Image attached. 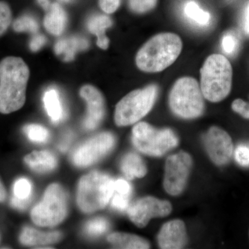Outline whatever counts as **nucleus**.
I'll return each mask as SVG.
<instances>
[{
    "label": "nucleus",
    "mask_w": 249,
    "mask_h": 249,
    "mask_svg": "<svg viewBox=\"0 0 249 249\" xmlns=\"http://www.w3.org/2000/svg\"><path fill=\"white\" fill-rule=\"evenodd\" d=\"M29 76V67L19 57H6L0 62V112L1 114H11L23 107L26 101Z\"/></svg>",
    "instance_id": "f257e3e1"
},
{
    "label": "nucleus",
    "mask_w": 249,
    "mask_h": 249,
    "mask_svg": "<svg viewBox=\"0 0 249 249\" xmlns=\"http://www.w3.org/2000/svg\"><path fill=\"white\" fill-rule=\"evenodd\" d=\"M182 42L178 35L164 33L154 36L137 53L136 63L139 70L157 73L168 68L178 59Z\"/></svg>",
    "instance_id": "f03ea898"
},
{
    "label": "nucleus",
    "mask_w": 249,
    "mask_h": 249,
    "mask_svg": "<svg viewBox=\"0 0 249 249\" xmlns=\"http://www.w3.org/2000/svg\"><path fill=\"white\" fill-rule=\"evenodd\" d=\"M232 69L224 55L213 54L206 59L201 69V90L204 97L213 103L223 101L232 87Z\"/></svg>",
    "instance_id": "7ed1b4c3"
},
{
    "label": "nucleus",
    "mask_w": 249,
    "mask_h": 249,
    "mask_svg": "<svg viewBox=\"0 0 249 249\" xmlns=\"http://www.w3.org/2000/svg\"><path fill=\"white\" fill-rule=\"evenodd\" d=\"M114 191V180L106 174L93 171L80 178L77 204L83 212L91 213L104 209Z\"/></svg>",
    "instance_id": "20e7f679"
},
{
    "label": "nucleus",
    "mask_w": 249,
    "mask_h": 249,
    "mask_svg": "<svg viewBox=\"0 0 249 249\" xmlns=\"http://www.w3.org/2000/svg\"><path fill=\"white\" fill-rule=\"evenodd\" d=\"M171 110L178 117L193 119L204 110V95L195 78L184 77L177 80L169 96Z\"/></svg>",
    "instance_id": "39448f33"
},
{
    "label": "nucleus",
    "mask_w": 249,
    "mask_h": 249,
    "mask_svg": "<svg viewBox=\"0 0 249 249\" xmlns=\"http://www.w3.org/2000/svg\"><path fill=\"white\" fill-rule=\"evenodd\" d=\"M158 95L157 85H149L126 95L116 105L114 121L118 126L133 124L146 116L155 105Z\"/></svg>",
    "instance_id": "423d86ee"
},
{
    "label": "nucleus",
    "mask_w": 249,
    "mask_h": 249,
    "mask_svg": "<svg viewBox=\"0 0 249 249\" xmlns=\"http://www.w3.org/2000/svg\"><path fill=\"white\" fill-rule=\"evenodd\" d=\"M132 141L137 150L152 157L163 156L178 143V138L172 129L155 128L145 122L134 125Z\"/></svg>",
    "instance_id": "0eeeda50"
},
{
    "label": "nucleus",
    "mask_w": 249,
    "mask_h": 249,
    "mask_svg": "<svg viewBox=\"0 0 249 249\" xmlns=\"http://www.w3.org/2000/svg\"><path fill=\"white\" fill-rule=\"evenodd\" d=\"M67 214V198L63 188L53 183L46 190L43 198L31 211L33 222L42 227H53L61 223Z\"/></svg>",
    "instance_id": "6e6552de"
},
{
    "label": "nucleus",
    "mask_w": 249,
    "mask_h": 249,
    "mask_svg": "<svg viewBox=\"0 0 249 249\" xmlns=\"http://www.w3.org/2000/svg\"><path fill=\"white\" fill-rule=\"evenodd\" d=\"M193 165L189 154L180 152L170 156L165 165L163 188L168 194L179 196L186 188Z\"/></svg>",
    "instance_id": "1a4fd4ad"
},
{
    "label": "nucleus",
    "mask_w": 249,
    "mask_h": 249,
    "mask_svg": "<svg viewBox=\"0 0 249 249\" xmlns=\"http://www.w3.org/2000/svg\"><path fill=\"white\" fill-rule=\"evenodd\" d=\"M115 143V137L110 132L98 134L75 150L72 155V161L78 167H88L94 164L109 153Z\"/></svg>",
    "instance_id": "9d476101"
},
{
    "label": "nucleus",
    "mask_w": 249,
    "mask_h": 249,
    "mask_svg": "<svg viewBox=\"0 0 249 249\" xmlns=\"http://www.w3.org/2000/svg\"><path fill=\"white\" fill-rule=\"evenodd\" d=\"M172 210L169 201L150 196L142 198L130 205L127 209V214L137 227L144 228L152 218L166 217Z\"/></svg>",
    "instance_id": "9b49d317"
},
{
    "label": "nucleus",
    "mask_w": 249,
    "mask_h": 249,
    "mask_svg": "<svg viewBox=\"0 0 249 249\" xmlns=\"http://www.w3.org/2000/svg\"><path fill=\"white\" fill-rule=\"evenodd\" d=\"M204 145L210 159L214 164L227 165L233 155L231 137L224 129L213 126L205 135Z\"/></svg>",
    "instance_id": "f8f14e48"
},
{
    "label": "nucleus",
    "mask_w": 249,
    "mask_h": 249,
    "mask_svg": "<svg viewBox=\"0 0 249 249\" xmlns=\"http://www.w3.org/2000/svg\"><path fill=\"white\" fill-rule=\"evenodd\" d=\"M80 96L88 104V115L84 121L88 130L96 129L105 116V101L99 90L91 85H85L80 89Z\"/></svg>",
    "instance_id": "ddd939ff"
},
{
    "label": "nucleus",
    "mask_w": 249,
    "mask_h": 249,
    "mask_svg": "<svg viewBox=\"0 0 249 249\" xmlns=\"http://www.w3.org/2000/svg\"><path fill=\"white\" fill-rule=\"evenodd\" d=\"M157 239L159 247L160 249L184 248L188 242L184 222L180 219H175L165 223L160 229Z\"/></svg>",
    "instance_id": "4468645a"
},
{
    "label": "nucleus",
    "mask_w": 249,
    "mask_h": 249,
    "mask_svg": "<svg viewBox=\"0 0 249 249\" xmlns=\"http://www.w3.org/2000/svg\"><path fill=\"white\" fill-rule=\"evenodd\" d=\"M24 161L31 170L39 173H48L56 168V157L48 150L34 151L24 157Z\"/></svg>",
    "instance_id": "2eb2a0df"
},
{
    "label": "nucleus",
    "mask_w": 249,
    "mask_h": 249,
    "mask_svg": "<svg viewBox=\"0 0 249 249\" xmlns=\"http://www.w3.org/2000/svg\"><path fill=\"white\" fill-rule=\"evenodd\" d=\"M60 232H44L31 227H25L22 230L19 240L26 246H43L56 243L61 239Z\"/></svg>",
    "instance_id": "dca6fc26"
},
{
    "label": "nucleus",
    "mask_w": 249,
    "mask_h": 249,
    "mask_svg": "<svg viewBox=\"0 0 249 249\" xmlns=\"http://www.w3.org/2000/svg\"><path fill=\"white\" fill-rule=\"evenodd\" d=\"M67 14L58 3L51 4L48 13L44 19L45 29L50 34L60 36L65 30L67 24Z\"/></svg>",
    "instance_id": "f3484780"
},
{
    "label": "nucleus",
    "mask_w": 249,
    "mask_h": 249,
    "mask_svg": "<svg viewBox=\"0 0 249 249\" xmlns=\"http://www.w3.org/2000/svg\"><path fill=\"white\" fill-rule=\"evenodd\" d=\"M88 41L79 37H71L59 40L55 47V53L62 55L65 61H71L75 58L77 52L88 49Z\"/></svg>",
    "instance_id": "a211bd4d"
},
{
    "label": "nucleus",
    "mask_w": 249,
    "mask_h": 249,
    "mask_svg": "<svg viewBox=\"0 0 249 249\" xmlns=\"http://www.w3.org/2000/svg\"><path fill=\"white\" fill-rule=\"evenodd\" d=\"M107 241L114 248L147 249L150 248L148 242L142 237L124 232H114L107 237Z\"/></svg>",
    "instance_id": "6ab92c4d"
},
{
    "label": "nucleus",
    "mask_w": 249,
    "mask_h": 249,
    "mask_svg": "<svg viewBox=\"0 0 249 249\" xmlns=\"http://www.w3.org/2000/svg\"><path fill=\"white\" fill-rule=\"evenodd\" d=\"M121 168L124 176L129 180L143 178L147 171L142 157L136 153H128L124 156L121 160Z\"/></svg>",
    "instance_id": "aec40b11"
},
{
    "label": "nucleus",
    "mask_w": 249,
    "mask_h": 249,
    "mask_svg": "<svg viewBox=\"0 0 249 249\" xmlns=\"http://www.w3.org/2000/svg\"><path fill=\"white\" fill-rule=\"evenodd\" d=\"M112 24L110 18L104 15H96L90 18L88 22V29L97 37V45L102 49L109 47V39L106 37V31Z\"/></svg>",
    "instance_id": "412c9836"
},
{
    "label": "nucleus",
    "mask_w": 249,
    "mask_h": 249,
    "mask_svg": "<svg viewBox=\"0 0 249 249\" xmlns=\"http://www.w3.org/2000/svg\"><path fill=\"white\" fill-rule=\"evenodd\" d=\"M43 103L46 111L52 122L57 124L61 121L65 112L58 91L55 89H49L46 91L43 96Z\"/></svg>",
    "instance_id": "4be33fe9"
},
{
    "label": "nucleus",
    "mask_w": 249,
    "mask_h": 249,
    "mask_svg": "<svg viewBox=\"0 0 249 249\" xmlns=\"http://www.w3.org/2000/svg\"><path fill=\"white\" fill-rule=\"evenodd\" d=\"M183 14L191 22L199 27H206L211 22V14L201 9L199 4L193 0L188 1L185 4Z\"/></svg>",
    "instance_id": "5701e85b"
},
{
    "label": "nucleus",
    "mask_w": 249,
    "mask_h": 249,
    "mask_svg": "<svg viewBox=\"0 0 249 249\" xmlns=\"http://www.w3.org/2000/svg\"><path fill=\"white\" fill-rule=\"evenodd\" d=\"M23 131L31 142H45L49 138V131L40 124H28L24 127Z\"/></svg>",
    "instance_id": "b1692460"
},
{
    "label": "nucleus",
    "mask_w": 249,
    "mask_h": 249,
    "mask_svg": "<svg viewBox=\"0 0 249 249\" xmlns=\"http://www.w3.org/2000/svg\"><path fill=\"white\" fill-rule=\"evenodd\" d=\"M32 185L26 178H18L14 185V197L22 201H31Z\"/></svg>",
    "instance_id": "393cba45"
},
{
    "label": "nucleus",
    "mask_w": 249,
    "mask_h": 249,
    "mask_svg": "<svg viewBox=\"0 0 249 249\" xmlns=\"http://www.w3.org/2000/svg\"><path fill=\"white\" fill-rule=\"evenodd\" d=\"M16 32H30L36 34L38 30V24L34 18L28 15L18 18L13 24Z\"/></svg>",
    "instance_id": "a878e982"
},
{
    "label": "nucleus",
    "mask_w": 249,
    "mask_h": 249,
    "mask_svg": "<svg viewBox=\"0 0 249 249\" xmlns=\"http://www.w3.org/2000/svg\"><path fill=\"white\" fill-rule=\"evenodd\" d=\"M109 224L107 219L105 218H95L89 221L87 224L86 230L88 235L91 236H98L103 235L109 229Z\"/></svg>",
    "instance_id": "bb28decb"
},
{
    "label": "nucleus",
    "mask_w": 249,
    "mask_h": 249,
    "mask_svg": "<svg viewBox=\"0 0 249 249\" xmlns=\"http://www.w3.org/2000/svg\"><path fill=\"white\" fill-rule=\"evenodd\" d=\"M12 14L9 5L0 1V36L3 35L11 24Z\"/></svg>",
    "instance_id": "cd10ccee"
},
{
    "label": "nucleus",
    "mask_w": 249,
    "mask_h": 249,
    "mask_svg": "<svg viewBox=\"0 0 249 249\" xmlns=\"http://www.w3.org/2000/svg\"><path fill=\"white\" fill-rule=\"evenodd\" d=\"M157 1V0H129V5L134 12L144 14L154 9Z\"/></svg>",
    "instance_id": "c85d7f7f"
},
{
    "label": "nucleus",
    "mask_w": 249,
    "mask_h": 249,
    "mask_svg": "<svg viewBox=\"0 0 249 249\" xmlns=\"http://www.w3.org/2000/svg\"><path fill=\"white\" fill-rule=\"evenodd\" d=\"M239 42L234 34H227L224 36L222 40V47L224 52L229 55H232L238 48Z\"/></svg>",
    "instance_id": "c756f323"
},
{
    "label": "nucleus",
    "mask_w": 249,
    "mask_h": 249,
    "mask_svg": "<svg viewBox=\"0 0 249 249\" xmlns=\"http://www.w3.org/2000/svg\"><path fill=\"white\" fill-rule=\"evenodd\" d=\"M111 206L119 211H124L129 207V198L131 196L114 192Z\"/></svg>",
    "instance_id": "7c9ffc66"
},
{
    "label": "nucleus",
    "mask_w": 249,
    "mask_h": 249,
    "mask_svg": "<svg viewBox=\"0 0 249 249\" xmlns=\"http://www.w3.org/2000/svg\"><path fill=\"white\" fill-rule=\"evenodd\" d=\"M235 159L239 165L249 167V145H240L235 149Z\"/></svg>",
    "instance_id": "2f4dec72"
},
{
    "label": "nucleus",
    "mask_w": 249,
    "mask_h": 249,
    "mask_svg": "<svg viewBox=\"0 0 249 249\" xmlns=\"http://www.w3.org/2000/svg\"><path fill=\"white\" fill-rule=\"evenodd\" d=\"M232 109L242 117L249 119V103L240 98L236 99L232 103Z\"/></svg>",
    "instance_id": "473e14b6"
},
{
    "label": "nucleus",
    "mask_w": 249,
    "mask_h": 249,
    "mask_svg": "<svg viewBox=\"0 0 249 249\" xmlns=\"http://www.w3.org/2000/svg\"><path fill=\"white\" fill-rule=\"evenodd\" d=\"M121 0H99L101 9L107 14H113L120 6Z\"/></svg>",
    "instance_id": "72a5a7b5"
},
{
    "label": "nucleus",
    "mask_w": 249,
    "mask_h": 249,
    "mask_svg": "<svg viewBox=\"0 0 249 249\" xmlns=\"http://www.w3.org/2000/svg\"><path fill=\"white\" fill-rule=\"evenodd\" d=\"M132 191V186L126 180L123 179V178H119V179L114 181V192H117V193H122V194L131 196Z\"/></svg>",
    "instance_id": "f704fd0d"
},
{
    "label": "nucleus",
    "mask_w": 249,
    "mask_h": 249,
    "mask_svg": "<svg viewBox=\"0 0 249 249\" xmlns=\"http://www.w3.org/2000/svg\"><path fill=\"white\" fill-rule=\"evenodd\" d=\"M46 37L42 35H36L33 37L30 42V49L33 52H36L40 50L46 42Z\"/></svg>",
    "instance_id": "c9c22d12"
},
{
    "label": "nucleus",
    "mask_w": 249,
    "mask_h": 249,
    "mask_svg": "<svg viewBox=\"0 0 249 249\" xmlns=\"http://www.w3.org/2000/svg\"><path fill=\"white\" fill-rule=\"evenodd\" d=\"M244 29H245V32L249 35V4L246 9Z\"/></svg>",
    "instance_id": "e433bc0d"
},
{
    "label": "nucleus",
    "mask_w": 249,
    "mask_h": 249,
    "mask_svg": "<svg viewBox=\"0 0 249 249\" xmlns=\"http://www.w3.org/2000/svg\"><path fill=\"white\" fill-rule=\"evenodd\" d=\"M37 3L46 11H48L50 8L51 4L49 0H37Z\"/></svg>",
    "instance_id": "4c0bfd02"
},
{
    "label": "nucleus",
    "mask_w": 249,
    "mask_h": 249,
    "mask_svg": "<svg viewBox=\"0 0 249 249\" xmlns=\"http://www.w3.org/2000/svg\"><path fill=\"white\" fill-rule=\"evenodd\" d=\"M6 190H5L2 183L0 181V202L6 199Z\"/></svg>",
    "instance_id": "58836bf2"
},
{
    "label": "nucleus",
    "mask_w": 249,
    "mask_h": 249,
    "mask_svg": "<svg viewBox=\"0 0 249 249\" xmlns=\"http://www.w3.org/2000/svg\"><path fill=\"white\" fill-rule=\"evenodd\" d=\"M59 1L63 3H70L72 2V1H74L75 0H59Z\"/></svg>",
    "instance_id": "ea45409f"
},
{
    "label": "nucleus",
    "mask_w": 249,
    "mask_h": 249,
    "mask_svg": "<svg viewBox=\"0 0 249 249\" xmlns=\"http://www.w3.org/2000/svg\"><path fill=\"white\" fill-rule=\"evenodd\" d=\"M227 1H231L232 0H227Z\"/></svg>",
    "instance_id": "a19ab883"
}]
</instances>
